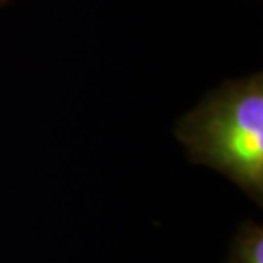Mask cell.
Returning <instances> with one entry per match:
<instances>
[{"label": "cell", "mask_w": 263, "mask_h": 263, "mask_svg": "<svg viewBox=\"0 0 263 263\" xmlns=\"http://www.w3.org/2000/svg\"><path fill=\"white\" fill-rule=\"evenodd\" d=\"M175 135L193 164L234 181L263 205V73L231 79L178 120Z\"/></svg>", "instance_id": "obj_1"}, {"label": "cell", "mask_w": 263, "mask_h": 263, "mask_svg": "<svg viewBox=\"0 0 263 263\" xmlns=\"http://www.w3.org/2000/svg\"><path fill=\"white\" fill-rule=\"evenodd\" d=\"M226 263H263V228L253 220H245L231 245Z\"/></svg>", "instance_id": "obj_2"}, {"label": "cell", "mask_w": 263, "mask_h": 263, "mask_svg": "<svg viewBox=\"0 0 263 263\" xmlns=\"http://www.w3.org/2000/svg\"><path fill=\"white\" fill-rule=\"evenodd\" d=\"M9 0H0V5H4V4H7Z\"/></svg>", "instance_id": "obj_3"}]
</instances>
